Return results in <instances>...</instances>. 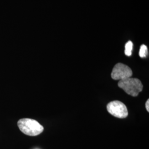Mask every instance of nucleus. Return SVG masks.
Segmentation results:
<instances>
[{
    "mask_svg": "<svg viewBox=\"0 0 149 149\" xmlns=\"http://www.w3.org/2000/svg\"><path fill=\"white\" fill-rule=\"evenodd\" d=\"M107 109L108 112L115 117L125 118L128 116V109L122 102H111L107 106Z\"/></svg>",
    "mask_w": 149,
    "mask_h": 149,
    "instance_id": "nucleus-3",
    "label": "nucleus"
},
{
    "mask_svg": "<svg viewBox=\"0 0 149 149\" xmlns=\"http://www.w3.org/2000/svg\"><path fill=\"white\" fill-rule=\"evenodd\" d=\"M148 50L147 47L144 44L141 45L139 51V56H140V58H143L146 57V56L148 55Z\"/></svg>",
    "mask_w": 149,
    "mask_h": 149,
    "instance_id": "nucleus-6",
    "label": "nucleus"
},
{
    "mask_svg": "<svg viewBox=\"0 0 149 149\" xmlns=\"http://www.w3.org/2000/svg\"><path fill=\"white\" fill-rule=\"evenodd\" d=\"M145 106H146V109L147 110L148 112H149V100H148V101L146 102L145 104Z\"/></svg>",
    "mask_w": 149,
    "mask_h": 149,
    "instance_id": "nucleus-7",
    "label": "nucleus"
},
{
    "mask_svg": "<svg viewBox=\"0 0 149 149\" xmlns=\"http://www.w3.org/2000/svg\"><path fill=\"white\" fill-rule=\"evenodd\" d=\"M118 86L123 89L127 94L130 96L136 97L143 89V85L140 80L135 78H128L120 80Z\"/></svg>",
    "mask_w": 149,
    "mask_h": 149,
    "instance_id": "nucleus-2",
    "label": "nucleus"
},
{
    "mask_svg": "<svg viewBox=\"0 0 149 149\" xmlns=\"http://www.w3.org/2000/svg\"><path fill=\"white\" fill-rule=\"evenodd\" d=\"M17 125L23 133L29 136H37L44 130V127L40 123L32 119H21L17 123Z\"/></svg>",
    "mask_w": 149,
    "mask_h": 149,
    "instance_id": "nucleus-1",
    "label": "nucleus"
},
{
    "mask_svg": "<svg viewBox=\"0 0 149 149\" xmlns=\"http://www.w3.org/2000/svg\"><path fill=\"white\" fill-rule=\"evenodd\" d=\"M133 47V44L131 41H129L126 43L125 45V54L127 56H130L132 55Z\"/></svg>",
    "mask_w": 149,
    "mask_h": 149,
    "instance_id": "nucleus-5",
    "label": "nucleus"
},
{
    "mask_svg": "<svg viewBox=\"0 0 149 149\" xmlns=\"http://www.w3.org/2000/svg\"><path fill=\"white\" fill-rule=\"evenodd\" d=\"M133 75L132 69L125 64L118 63L113 68L111 77L113 80H122L130 78Z\"/></svg>",
    "mask_w": 149,
    "mask_h": 149,
    "instance_id": "nucleus-4",
    "label": "nucleus"
}]
</instances>
